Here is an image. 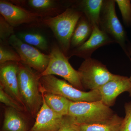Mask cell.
Returning a JSON list of instances; mask_svg holds the SVG:
<instances>
[{
	"label": "cell",
	"instance_id": "6da1fadb",
	"mask_svg": "<svg viewBox=\"0 0 131 131\" xmlns=\"http://www.w3.org/2000/svg\"><path fill=\"white\" fill-rule=\"evenodd\" d=\"M39 74L27 66L18 63L19 90L27 111L33 117H36L43 103L39 90Z\"/></svg>",
	"mask_w": 131,
	"mask_h": 131
},
{
	"label": "cell",
	"instance_id": "7a4b0ae2",
	"mask_svg": "<svg viewBox=\"0 0 131 131\" xmlns=\"http://www.w3.org/2000/svg\"><path fill=\"white\" fill-rule=\"evenodd\" d=\"M39 82L40 92L61 95L73 102H93L101 100L99 89L88 92L80 90L53 75L42 77Z\"/></svg>",
	"mask_w": 131,
	"mask_h": 131
},
{
	"label": "cell",
	"instance_id": "3957f363",
	"mask_svg": "<svg viewBox=\"0 0 131 131\" xmlns=\"http://www.w3.org/2000/svg\"><path fill=\"white\" fill-rule=\"evenodd\" d=\"M82 15L81 12L75 7H69L57 16L42 20L53 32L66 56L69 54L72 35Z\"/></svg>",
	"mask_w": 131,
	"mask_h": 131
},
{
	"label": "cell",
	"instance_id": "277c9868",
	"mask_svg": "<svg viewBox=\"0 0 131 131\" xmlns=\"http://www.w3.org/2000/svg\"><path fill=\"white\" fill-rule=\"evenodd\" d=\"M115 114L110 107L99 101L93 102H70L69 113L78 125H92L105 122Z\"/></svg>",
	"mask_w": 131,
	"mask_h": 131
},
{
	"label": "cell",
	"instance_id": "5b68a950",
	"mask_svg": "<svg viewBox=\"0 0 131 131\" xmlns=\"http://www.w3.org/2000/svg\"><path fill=\"white\" fill-rule=\"evenodd\" d=\"M115 0H104L102 8L99 27L115 43L118 44L126 55L130 57L127 48L126 32L117 17Z\"/></svg>",
	"mask_w": 131,
	"mask_h": 131
},
{
	"label": "cell",
	"instance_id": "8992f818",
	"mask_svg": "<svg viewBox=\"0 0 131 131\" xmlns=\"http://www.w3.org/2000/svg\"><path fill=\"white\" fill-rule=\"evenodd\" d=\"M49 56V64L45 70L39 74V78L49 75H57L68 81L73 86L83 91L78 71L71 65L69 58L61 49L54 46L51 48Z\"/></svg>",
	"mask_w": 131,
	"mask_h": 131
},
{
	"label": "cell",
	"instance_id": "52a82bcc",
	"mask_svg": "<svg viewBox=\"0 0 131 131\" xmlns=\"http://www.w3.org/2000/svg\"><path fill=\"white\" fill-rule=\"evenodd\" d=\"M78 71L83 89L90 91L99 89L116 75L100 61L91 58L85 59Z\"/></svg>",
	"mask_w": 131,
	"mask_h": 131
},
{
	"label": "cell",
	"instance_id": "ba28073f",
	"mask_svg": "<svg viewBox=\"0 0 131 131\" xmlns=\"http://www.w3.org/2000/svg\"><path fill=\"white\" fill-rule=\"evenodd\" d=\"M9 43L21 59V63L42 73L49 64L50 56L42 53L35 47L26 43L13 34L9 38Z\"/></svg>",
	"mask_w": 131,
	"mask_h": 131
},
{
	"label": "cell",
	"instance_id": "9c48e42d",
	"mask_svg": "<svg viewBox=\"0 0 131 131\" xmlns=\"http://www.w3.org/2000/svg\"><path fill=\"white\" fill-rule=\"evenodd\" d=\"M18 63L8 62L1 64L0 87L27 111L19 90Z\"/></svg>",
	"mask_w": 131,
	"mask_h": 131
},
{
	"label": "cell",
	"instance_id": "30bf717a",
	"mask_svg": "<svg viewBox=\"0 0 131 131\" xmlns=\"http://www.w3.org/2000/svg\"><path fill=\"white\" fill-rule=\"evenodd\" d=\"M0 13L13 27L35 22L42 16L39 14L33 13L3 0L0 1Z\"/></svg>",
	"mask_w": 131,
	"mask_h": 131
},
{
	"label": "cell",
	"instance_id": "8fae6325",
	"mask_svg": "<svg viewBox=\"0 0 131 131\" xmlns=\"http://www.w3.org/2000/svg\"><path fill=\"white\" fill-rule=\"evenodd\" d=\"M101 101L107 106H113L119 95L127 92L131 96V82L129 78L116 75L115 77L99 89Z\"/></svg>",
	"mask_w": 131,
	"mask_h": 131
},
{
	"label": "cell",
	"instance_id": "7c38bea8",
	"mask_svg": "<svg viewBox=\"0 0 131 131\" xmlns=\"http://www.w3.org/2000/svg\"><path fill=\"white\" fill-rule=\"evenodd\" d=\"M115 43L98 26H94L90 37L84 43L74 49L69 57L73 56L84 59L91 58L93 53L100 47ZM69 58V57H68Z\"/></svg>",
	"mask_w": 131,
	"mask_h": 131
},
{
	"label": "cell",
	"instance_id": "4fadbf2b",
	"mask_svg": "<svg viewBox=\"0 0 131 131\" xmlns=\"http://www.w3.org/2000/svg\"><path fill=\"white\" fill-rule=\"evenodd\" d=\"M42 99L43 103L36 116L35 123L28 131H58L62 126L64 116L53 112L47 105L43 96Z\"/></svg>",
	"mask_w": 131,
	"mask_h": 131
},
{
	"label": "cell",
	"instance_id": "5bb4252c",
	"mask_svg": "<svg viewBox=\"0 0 131 131\" xmlns=\"http://www.w3.org/2000/svg\"><path fill=\"white\" fill-rule=\"evenodd\" d=\"M103 0H82L74 7L81 12L93 27H99L100 18Z\"/></svg>",
	"mask_w": 131,
	"mask_h": 131
},
{
	"label": "cell",
	"instance_id": "9a60e30c",
	"mask_svg": "<svg viewBox=\"0 0 131 131\" xmlns=\"http://www.w3.org/2000/svg\"><path fill=\"white\" fill-rule=\"evenodd\" d=\"M19 113L12 108L5 109L2 131H27L25 121Z\"/></svg>",
	"mask_w": 131,
	"mask_h": 131
},
{
	"label": "cell",
	"instance_id": "2e32d148",
	"mask_svg": "<svg viewBox=\"0 0 131 131\" xmlns=\"http://www.w3.org/2000/svg\"><path fill=\"white\" fill-rule=\"evenodd\" d=\"M93 27L83 14L76 26L71 40V47L76 48L86 42L91 35Z\"/></svg>",
	"mask_w": 131,
	"mask_h": 131
},
{
	"label": "cell",
	"instance_id": "e0dca14e",
	"mask_svg": "<svg viewBox=\"0 0 131 131\" xmlns=\"http://www.w3.org/2000/svg\"><path fill=\"white\" fill-rule=\"evenodd\" d=\"M40 93L47 105L53 112L63 117L68 115L70 101L58 95Z\"/></svg>",
	"mask_w": 131,
	"mask_h": 131
},
{
	"label": "cell",
	"instance_id": "ac0fdd59",
	"mask_svg": "<svg viewBox=\"0 0 131 131\" xmlns=\"http://www.w3.org/2000/svg\"><path fill=\"white\" fill-rule=\"evenodd\" d=\"M123 118L115 114L105 122L92 125H79L81 131H120Z\"/></svg>",
	"mask_w": 131,
	"mask_h": 131
},
{
	"label": "cell",
	"instance_id": "d6986e66",
	"mask_svg": "<svg viewBox=\"0 0 131 131\" xmlns=\"http://www.w3.org/2000/svg\"><path fill=\"white\" fill-rule=\"evenodd\" d=\"M18 37L23 42L27 44L37 47L42 50L48 49L47 40L44 36L38 33H19Z\"/></svg>",
	"mask_w": 131,
	"mask_h": 131
},
{
	"label": "cell",
	"instance_id": "ffe728a7",
	"mask_svg": "<svg viewBox=\"0 0 131 131\" xmlns=\"http://www.w3.org/2000/svg\"><path fill=\"white\" fill-rule=\"evenodd\" d=\"M122 15L125 25L131 27V2L130 0H115Z\"/></svg>",
	"mask_w": 131,
	"mask_h": 131
},
{
	"label": "cell",
	"instance_id": "44dd1931",
	"mask_svg": "<svg viewBox=\"0 0 131 131\" xmlns=\"http://www.w3.org/2000/svg\"><path fill=\"white\" fill-rule=\"evenodd\" d=\"M8 62H20L21 59L16 52L6 48L1 45L0 46V64H2Z\"/></svg>",
	"mask_w": 131,
	"mask_h": 131
},
{
	"label": "cell",
	"instance_id": "7402d4cb",
	"mask_svg": "<svg viewBox=\"0 0 131 131\" xmlns=\"http://www.w3.org/2000/svg\"><path fill=\"white\" fill-rule=\"evenodd\" d=\"M0 102L8 107L12 108L19 112L26 111L20 104L5 92L0 87Z\"/></svg>",
	"mask_w": 131,
	"mask_h": 131
},
{
	"label": "cell",
	"instance_id": "603a6c76",
	"mask_svg": "<svg viewBox=\"0 0 131 131\" xmlns=\"http://www.w3.org/2000/svg\"><path fill=\"white\" fill-rule=\"evenodd\" d=\"M13 27L10 25L2 15L0 16V38L5 40L14 34Z\"/></svg>",
	"mask_w": 131,
	"mask_h": 131
},
{
	"label": "cell",
	"instance_id": "cb8c5ba5",
	"mask_svg": "<svg viewBox=\"0 0 131 131\" xmlns=\"http://www.w3.org/2000/svg\"><path fill=\"white\" fill-rule=\"evenodd\" d=\"M28 5L34 9L40 10L51 9L56 6V2L52 0H29Z\"/></svg>",
	"mask_w": 131,
	"mask_h": 131
},
{
	"label": "cell",
	"instance_id": "d4e9b609",
	"mask_svg": "<svg viewBox=\"0 0 131 131\" xmlns=\"http://www.w3.org/2000/svg\"><path fill=\"white\" fill-rule=\"evenodd\" d=\"M125 116L123 119L120 131H131V102L125 104Z\"/></svg>",
	"mask_w": 131,
	"mask_h": 131
},
{
	"label": "cell",
	"instance_id": "484cf974",
	"mask_svg": "<svg viewBox=\"0 0 131 131\" xmlns=\"http://www.w3.org/2000/svg\"><path fill=\"white\" fill-rule=\"evenodd\" d=\"M58 131H81L79 125L76 124L68 115L64 117L63 122Z\"/></svg>",
	"mask_w": 131,
	"mask_h": 131
},
{
	"label": "cell",
	"instance_id": "4316f807",
	"mask_svg": "<svg viewBox=\"0 0 131 131\" xmlns=\"http://www.w3.org/2000/svg\"><path fill=\"white\" fill-rule=\"evenodd\" d=\"M127 48L129 56H130V60L131 61V43L129 41H128L127 43ZM129 78L130 81L131 82V75L130 77Z\"/></svg>",
	"mask_w": 131,
	"mask_h": 131
}]
</instances>
